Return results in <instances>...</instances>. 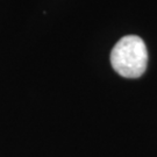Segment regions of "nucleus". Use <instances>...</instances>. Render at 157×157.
I'll return each mask as SVG.
<instances>
[{
    "label": "nucleus",
    "instance_id": "f257e3e1",
    "mask_svg": "<svg viewBox=\"0 0 157 157\" xmlns=\"http://www.w3.org/2000/svg\"><path fill=\"white\" fill-rule=\"evenodd\" d=\"M148 51L144 41L136 35H127L114 45L111 64L117 72L126 78H139L147 69Z\"/></svg>",
    "mask_w": 157,
    "mask_h": 157
}]
</instances>
